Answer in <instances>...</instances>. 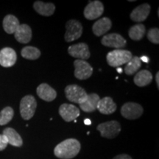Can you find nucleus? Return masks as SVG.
<instances>
[{"label":"nucleus","instance_id":"29","mask_svg":"<svg viewBox=\"0 0 159 159\" xmlns=\"http://www.w3.org/2000/svg\"><path fill=\"white\" fill-rule=\"evenodd\" d=\"M8 142L5 136L3 134H0V151H2L7 148Z\"/></svg>","mask_w":159,"mask_h":159},{"label":"nucleus","instance_id":"26","mask_svg":"<svg viewBox=\"0 0 159 159\" xmlns=\"http://www.w3.org/2000/svg\"><path fill=\"white\" fill-rule=\"evenodd\" d=\"M21 56L28 60H36L41 56V51L36 47L27 46L24 47L21 52Z\"/></svg>","mask_w":159,"mask_h":159},{"label":"nucleus","instance_id":"21","mask_svg":"<svg viewBox=\"0 0 159 159\" xmlns=\"http://www.w3.org/2000/svg\"><path fill=\"white\" fill-rule=\"evenodd\" d=\"M3 135L6 136L8 144L14 147H21L23 144L22 139L13 128H7L3 130Z\"/></svg>","mask_w":159,"mask_h":159},{"label":"nucleus","instance_id":"7","mask_svg":"<svg viewBox=\"0 0 159 159\" xmlns=\"http://www.w3.org/2000/svg\"><path fill=\"white\" fill-rule=\"evenodd\" d=\"M144 112L142 106L136 102H126L121 108V114L127 119H136L142 116Z\"/></svg>","mask_w":159,"mask_h":159},{"label":"nucleus","instance_id":"2","mask_svg":"<svg viewBox=\"0 0 159 159\" xmlns=\"http://www.w3.org/2000/svg\"><path fill=\"white\" fill-rule=\"evenodd\" d=\"M132 53L125 49H116L107 54V63L110 66L119 67L122 65L126 64L132 58Z\"/></svg>","mask_w":159,"mask_h":159},{"label":"nucleus","instance_id":"12","mask_svg":"<svg viewBox=\"0 0 159 159\" xmlns=\"http://www.w3.org/2000/svg\"><path fill=\"white\" fill-rule=\"evenodd\" d=\"M59 114L63 120L69 122L74 121L80 115V109L72 104L64 103L60 106Z\"/></svg>","mask_w":159,"mask_h":159},{"label":"nucleus","instance_id":"6","mask_svg":"<svg viewBox=\"0 0 159 159\" xmlns=\"http://www.w3.org/2000/svg\"><path fill=\"white\" fill-rule=\"evenodd\" d=\"M65 41L66 42H71L80 38L83 34V26L79 21L75 19L69 20L66 24Z\"/></svg>","mask_w":159,"mask_h":159},{"label":"nucleus","instance_id":"32","mask_svg":"<svg viewBox=\"0 0 159 159\" xmlns=\"http://www.w3.org/2000/svg\"><path fill=\"white\" fill-rule=\"evenodd\" d=\"M156 81L157 87H158V89H159V72H157V74L156 75Z\"/></svg>","mask_w":159,"mask_h":159},{"label":"nucleus","instance_id":"1","mask_svg":"<svg viewBox=\"0 0 159 159\" xmlns=\"http://www.w3.org/2000/svg\"><path fill=\"white\" fill-rule=\"evenodd\" d=\"M80 148V143L78 140L75 139H68L55 147L54 154L58 158L71 159L79 153Z\"/></svg>","mask_w":159,"mask_h":159},{"label":"nucleus","instance_id":"24","mask_svg":"<svg viewBox=\"0 0 159 159\" xmlns=\"http://www.w3.org/2000/svg\"><path fill=\"white\" fill-rule=\"evenodd\" d=\"M145 32H146L145 26L142 24H138L130 27L129 30L128 35L129 37L134 41H140L144 36Z\"/></svg>","mask_w":159,"mask_h":159},{"label":"nucleus","instance_id":"13","mask_svg":"<svg viewBox=\"0 0 159 159\" xmlns=\"http://www.w3.org/2000/svg\"><path fill=\"white\" fill-rule=\"evenodd\" d=\"M17 55L15 50L11 47H5L0 50V65L8 68L13 66L16 62Z\"/></svg>","mask_w":159,"mask_h":159},{"label":"nucleus","instance_id":"19","mask_svg":"<svg viewBox=\"0 0 159 159\" xmlns=\"http://www.w3.org/2000/svg\"><path fill=\"white\" fill-rule=\"evenodd\" d=\"M99 99V95L95 93L88 94L87 98L84 102L80 104V108L84 112L91 113L97 110V106Z\"/></svg>","mask_w":159,"mask_h":159},{"label":"nucleus","instance_id":"14","mask_svg":"<svg viewBox=\"0 0 159 159\" xmlns=\"http://www.w3.org/2000/svg\"><path fill=\"white\" fill-rule=\"evenodd\" d=\"M150 5L148 3L142 4L135 8L130 13V19L136 22H142L146 20L150 13Z\"/></svg>","mask_w":159,"mask_h":159},{"label":"nucleus","instance_id":"18","mask_svg":"<svg viewBox=\"0 0 159 159\" xmlns=\"http://www.w3.org/2000/svg\"><path fill=\"white\" fill-rule=\"evenodd\" d=\"M15 39L18 42L27 43L31 41L32 30L29 25H20L14 33Z\"/></svg>","mask_w":159,"mask_h":159},{"label":"nucleus","instance_id":"30","mask_svg":"<svg viewBox=\"0 0 159 159\" xmlns=\"http://www.w3.org/2000/svg\"><path fill=\"white\" fill-rule=\"evenodd\" d=\"M113 159H132V158L127 154H121L118 155V156H115Z\"/></svg>","mask_w":159,"mask_h":159},{"label":"nucleus","instance_id":"11","mask_svg":"<svg viewBox=\"0 0 159 159\" xmlns=\"http://www.w3.org/2000/svg\"><path fill=\"white\" fill-rule=\"evenodd\" d=\"M68 53L71 57L83 61L89 59L91 56L89 46L85 43H79L70 46L68 48Z\"/></svg>","mask_w":159,"mask_h":159},{"label":"nucleus","instance_id":"8","mask_svg":"<svg viewBox=\"0 0 159 159\" xmlns=\"http://www.w3.org/2000/svg\"><path fill=\"white\" fill-rule=\"evenodd\" d=\"M75 76L78 80H86L93 74V68L88 62L83 60H76L74 61Z\"/></svg>","mask_w":159,"mask_h":159},{"label":"nucleus","instance_id":"34","mask_svg":"<svg viewBox=\"0 0 159 159\" xmlns=\"http://www.w3.org/2000/svg\"><path fill=\"white\" fill-rule=\"evenodd\" d=\"M116 70L119 73V74H122V68H120V67H117Z\"/></svg>","mask_w":159,"mask_h":159},{"label":"nucleus","instance_id":"27","mask_svg":"<svg viewBox=\"0 0 159 159\" xmlns=\"http://www.w3.org/2000/svg\"><path fill=\"white\" fill-rule=\"evenodd\" d=\"M14 111L11 107H6L0 112V125H5L13 119Z\"/></svg>","mask_w":159,"mask_h":159},{"label":"nucleus","instance_id":"28","mask_svg":"<svg viewBox=\"0 0 159 159\" xmlns=\"http://www.w3.org/2000/svg\"><path fill=\"white\" fill-rule=\"evenodd\" d=\"M148 39L150 42L158 44L159 43V30L158 28H152L148 31Z\"/></svg>","mask_w":159,"mask_h":159},{"label":"nucleus","instance_id":"3","mask_svg":"<svg viewBox=\"0 0 159 159\" xmlns=\"http://www.w3.org/2000/svg\"><path fill=\"white\" fill-rule=\"evenodd\" d=\"M37 108V102L32 95H27L20 102V114L25 120H29L34 116Z\"/></svg>","mask_w":159,"mask_h":159},{"label":"nucleus","instance_id":"9","mask_svg":"<svg viewBox=\"0 0 159 159\" xmlns=\"http://www.w3.org/2000/svg\"><path fill=\"white\" fill-rule=\"evenodd\" d=\"M104 12V6L100 1L89 2L88 5L85 7L83 14L88 20H94L100 17Z\"/></svg>","mask_w":159,"mask_h":159},{"label":"nucleus","instance_id":"25","mask_svg":"<svg viewBox=\"0 0 159 159\" xmlns=\"http://www.w3.org/2000/svg\"><path fill=\"white\" fill-rule=\"evenodd\" d=\"M142 66V61H140V58L137 56L132 57L129 62L126 63V66L125 67V72L128 75H132L136 74L139 69H140Z\"/></svg>","mask_w":159,"mask_h":159},{"label":"nucleus","instance_id":"31","mask_svg":"<svg viewBox=\"0 0 159 159\" xmlns=\"http://www.w3.org/2000/svg\"><path fill=\"white\" fill-rule=\"evenodd\" d=\"M139 58H140V61H142V62H144V63H148L149 61H150V59H149L147 56H144H144L139 57Z\"/></svg>","mask_w":159,"mask_h":159},{"label":"nucleus","instance_id":"16","mask_svg":"<svg viewBox=\"0 0 159 159\" xmlns=\"http://www.w3.org/2000/svg\"><path fill=\"white\" fill-rule=\"evenodd\" d=\"M112 27V22L108 17H103L97 21L92 27V31L97 36H101L110 30Z\"/></svg>","mask_w":159,"mask_h":159},{"label":"nucleus","instance_id":"4","mask_svg":"<svg viewBox=\"0 0 159 159\" xmlns=\"http://www.w3.org/2000/svg\"><path fill=\"white\" fill-rule=\"evenodd\" d=\"M97 129L100 132L101 136L103 138L112 139L118 136L122 128L119 122L112 120L101 123L97 127Z\"/></svg>","mask_w":159,"mask_h":159},{"label":"nucleus","instance_id":"22","mask_svg":"<svg viewBox=\"0 0 159 159\" xmlns=\"http://www.w3.org/2000/svg\"><path fill=\"white\" fill-rule=\"evenodd\" d=\"M3 28L7 34H13L20 25L19 19L13 15H7L3 19Z\"/></svg>","mask_w":159,"mask_h":159},{"label":"nucleus","instance_id":"33","mask_svg":"<svg viewBox=\"0 0 159 159\" xmlns=\"http://www.w3.org/2000/svg\"><path fill=\"white\" fill-rule=\"evenodd\" d=\"M84 123L85 125H91V119H85V120H84Z\"/></svg>","mask_w":159,"mask_h":159},{"label":"nucleus","instance_id":"20","mask_svg":"<svg viewBox=\"0 0 159 159\" xmlns=\"http://www.w3.org/2000/svg\"><path fill=\"white\" fill-rule=\"evenodd\" d=\"M35 11L43 16H50L55 13V6L53 3H44L41 1L35 2L33 5Z\"/></svg>","mask_w":159,"mask_h":159},{"label":"nucleus","instance_id":"5","mask_svg":"<svg viewBox=\"0 0 159 159\" xmlns=\"http://www.w3.org/2000/svg\"><path fill=\"white\" fill-rule=\"evenodd\" d=\"M65 94L68 100L79 105L84 102L88 96L85 89L77 85H67L65 89Z\"/></svg>","mask_w":159,"mask_h":159},{"label":"nucleus","instance_id":"10","mask_svg":"<svg viewBox=\"0 0 159 159\" xmlns=\"http://www.w3.org/2000/svg\"><path fill=\"white\" fill-rule=\"evenodd\" d=\"M101 43L105 47L121 49L126 47L127 41L122 35L117 33L105 35L101 40Z\"/></svg>","mask_w":159,"mask_h":159},{"label":"nucleus","instance_id":"23","mask_svg":"<svg viewBox=\"0 0 159 159\" xmlns=\"http://www.w3.org/2000/svg\"><path fill=\"white\" fill-rule=\"evenodd\" d=\"M152 75L148 70H142L136 73L134 77V83L139 87H144L150 84Z\"/></svg>","mask_w":159,"mask_h":159},{"label":"nucleus","instance_id":"17","mask_svg":"<svg viewBox=\"0 0 159 159\" xmlns=\"http://www.w3.org/2000/svg\"><path fill=\"white\" fill-rule=\"evenodd\" d=\"M97 109L101 114L109 115L114 113L116 110V105L111 97H105L99 99Z\"/></svg>","mask_w":159,"mask_h":159},{"label":"nucleus","instance_id":"15","mask_svg":"<svg viewBox=\"0 0 159 159\" xmlns=\"http://www.w3.org/2000/svg\"><path fill=\"white\" fill-rule=\"evenodd\" d=\"M38 96L46 102H52L56 98L57 92L47 83H41L36 89Z\"/></svg>","mask_w":159,"mask_h":159}]
</instances>
